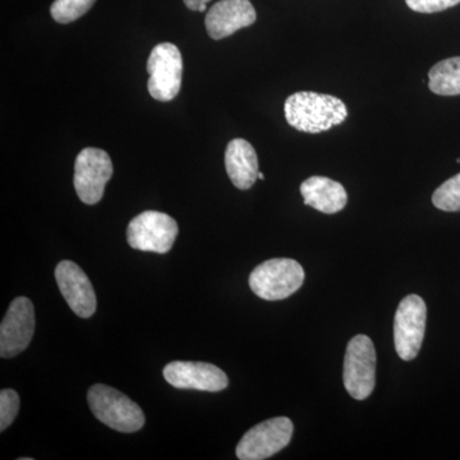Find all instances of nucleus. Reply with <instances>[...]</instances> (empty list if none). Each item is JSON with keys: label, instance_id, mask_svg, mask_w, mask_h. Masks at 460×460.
I'll use <instances>...</instances> for the list:
<instances>
[{"label": "nucleus", "instance_id": "nucleus-15", "mask_svg": "<svg viewBox=\"0 0 460 460\" xmlns=\"http://www.w3.org/2000/svg\"><path fill=\"white\" fill-rule=\"evenodd\" d=\"M301 193L305 205L323 214H337L348 202L347 190L339 181L319 175L305 180Z\"/></svg>", "mask_w": 460, "mask_h": 460}, {"label": "nucleus", "instance_id": "nucleus-16", "mask_svg": "<svg viewBox=\"0 0 460 460\" xmlns=\"http://www.w3.org/2000/svg\"><path fill=\"white\" fill-rule=\"evenodd\" d=\"M429 89L436 95H460V57L441 60L429 69Z\"/></svg>", "mask_w": 460, "mask_h": 460}, {"label": "nucleus", "instance_id": "nucleus-6", "mask_svg": "<svg viewBox=\"0 0 460 460\" xmlns=\"http://www.w3.org/2000/svg\"><path fill=\"white\" fill-rule=\"evenodd\" d=\"M178 224L168 214L145 211L133 217L127 228L129 246L144 252L166 253L177 239Z\"/></svg>", "mask_w": 460, "mask_h": 460}, {"label": "nucleus", "instance_id": "nucleus-1", "mask_svg": "<svg viewBox=\"0 0 460 460\" xmlns=\"http://www.w3.org/2000/svg\"><path fill=\"white\" fill-rule=\"evenodd\" d=\"M284 114L296 131L316 135L343 123L348 111L343 100L335 96L301 91L286 100Z\"/></svg>", "mask_w": 460, "mask_h": 460}, {"label": "nucleus", "instance_id": "nucleus-19", "mask_svg": "<svg viewBox=\"0 0 460 460\" xmlns=\"http://www.w3.org/2000/svg\"><path fill=\"white\" fill-rule=\"evenodd\" d=\"M20 411V396L12 389L0 392V431H5L16 420Z\"/></svg>", "mask_w": 460, "mask_h": 460}, {"label": "nucleus", "instance_id": "nucleus-17", "mask_svg": "<svg viewBox=\"0 0 460 460\" xmlns=\"http://www.w3.org/2000/svg\"><path fill=\"white\" fill-rule=\"evenodd\" d=\"M96 0H56L51 4V17L58 23H71L90 11Z\"/></svg>", "mask_w": 460, "mask_h": 460}, {"label": "nucleus", "instance_id": "nucleus-13", "mask_svg": "<svg viewBox=\"0 0 460 460\" xmlns=\"http://www.w3.org/2000/svg\"><path fill=\"white\" fill-rule=\"evenodd\" d=\"M256 11L250 0H220L206 14V30L214 40L228 38L238 30L256 22Z\"/></svg>", "mask_w": 460, "mask_h": 460}, {"label": "nucleus", "instance_id": "nucleus-8", "mask_svg": "<svg viewBox=\"0 0 460 460\" xmlns=\"http://www.w3.org/2000/svg\"><path fill=\"white\" fill-rule=\"evenodd\" d=\"M113 175L111 156L102 148H84L75 163V190L86 205L98 204Z\"/></svg>", "mask_w": 460, "mask_h": 460}, {"label": "nucleus", "instance_id": "nucleus-20", "mask_svg": "<svg viewBox=\"0 0 460 460\" xmlns=\"http://www.w3.org/2000/svg\"><path fill=\"white\" fill-rule=\"evenodd\" d=\"M411 11L419 13H438L456 7L460 0H405Z\"/></svg>", "mask_w": 460, "mask_h": 460}, {"label": "nucleus", "instance_id": "nucleus-18", "mask_svg": "<svg viewBox=\"0 0 460 460\" xmlns=\"http://www.w3.org/2000/svg\"><path fill=\"white\" fill-rule=\"evenodd\" d=\"M432 204L438 210L456 213L460 211V172L444 181L432 195Z\"/></svg>", "mask_w": 460, "mask_h": 460}, {"label": "nucleus", "instance_id": "nucleus-21", "mask_svg": "<svg viewBox=\"0 0 460 460\" xmlns=\"http://www.w3.org/2000/svg\"><path fill=\"white\" fill-rule=\"evenodd\" d=\"M183 2L190 11L205 12L210 0H183Z\"/></svg>", "mask_w": 460, "mask_h": 460}, {"label": "nucleus", "instance_id": "nucleus-11", "mask_svg": "<svg viewBox=\"0 0 460 460\" xmlns=\"http://www.w3.org/2000/svg\"><path fill=\"white\" fill-rule=\"evenodd\" d=\"M163 375L166 383L177 389L217 393L226 389L229 384L226 372L205 362H171L165 366Z\"/></svg>", "mask_w": 460, "mask_h": 460}, {"label": "nucleus", "instance_id": "nucleus-22", "mask_svg": "<svg viewBox=\"0 0 460 460\" xmlns=\"http://www.w3.org/2000/svg\"><path fill=\"white\" fill-rule=\"evenodd\" d=\"M259 180H261V181L265 180V175H263V172H259Z\"/></svg>", "mask_w": 460, "mask_h": 460}, {"label": "nucleus", "instance_id": "nucleus-7", "mask_svg": "<svg viewBox=\"0 0 460 460\" xmlns=\"http://www.w3.org/2000/svg\"><path fill=\"white\" fill-rule=\"evenodd\" d=\"M428 307L420 296H405L396 310L394 343L402 361H411L419 356L425 338Z\"/></svg>", "mask_w": 460, "mask_h": 460}, {"label": "nucleus", "instance_id": "nucleus-5", "mask_svg": "<svg viewBox=\"0 0 460 460\" xmlns=\"http://www.w3.org/2000/svg\"><path fill=\"white\" fill-rule=\"evenodd\" d=\"M147 89L157 102H171L180 93L183 60L172 42H162L151 51L147 60Z\"/></svg>", "mask_w": 460, "mask_h": 460}, {"label": "nucleus", "instance_id": "nucleus-14", "mask_svg": "<svg viewBox=\"0 0 460 460\" xmlns=\"http://www.w3.org/2000/svg\"><path fill=\"white\" fill-rule=\"evenodd\" d=\"M226 169L238 190H250L259 180V159L255 148L243 138H234L226 150Z\"/></svg>", "mask_w": 460, "mask_h": 460}, {"label": "nucleus", "instance_id": "nucleus-4", "mask_svg": "<svg viewBox=\"0 0 460 460\" xmlns=\"http://www.w3.org/2000/svg\"><path fill=\"white\" fill-rule=\"evenodd\" d=\"M345 389L356 401H365L376 384V350L367 335H357L347 345L344 358Z\"/></svg>", "mask_w": 460, "mask_h": 460}, {"label": "nucleus", "instance_id": "nucleus-10", "mask_svg": "<svg viewBox=\"0 0 460 460\" xmlns=\"http://www.w3.org/2000/svg\"><path fill=\"white\" fill-rule=\"evenodd\" d=\"M35 308L26 296H18L9 305L0 325V356L12 358L31 343L35 332Z\"/></svg>", "mask_w": 460, "mask_h": 460}, {"label": "nucleus", "instance_id": "nucleus-12", "mask_svg": "<svg viewBox=\"0 0 460 460\" xmlns=\"http://www.w3.org/2000/svg\"><path fill=\"white\" fill-rule=\"evenodd\" d=\"M56 279L66 304L77 316L89 319L96 311V295L93 284L77 263L60 261L56 269Z\"/></svg>", "mask_w": 460, "mask_h": 460}, {"label": "nucleus", "instance_id": "nucleus-3", "mask_svg": "<svg viewBox=\"0 0 460 460\" xmlns=\"http://www.w3.org/2000/svg\"><path fill=\"white\" fill-rule=\"evenodd\" d=\"M305 277L304 268L296 260L272 259L251 272L250 287L265 301H281L304 286Z\"/></svg>", "mask_w": 460, "mask_h": 460}, {"label": "nucleus", "instance_id": "nucleus-2", "mask_svg": "<svg viewBox=\"0 0 460 460\" xmlns=\"http://www.w3.org/2000/svg\"><path fill=\"white\" fill-rule=\"evenodd\" d=\"M87 402L93 416L115 431L132 434L144 428L145 414L140 405L113 387L102 384L91 386Z\"/></svg>", "mask_w": 460, "mask_h": 460}, {"label": "nucleus", "instance_id": "nucleus-9", "mask_svg": "<svg viewBox=\"0 0 460 460\" xmlns=\"http://www.w3.org/2000/svg\"><path fill=\"white\" fill-rule=\"evenodd\" d=\"M292 420L287 417H277L259 423L247 431L237 445L238 459L263 460L281 452L293 438Z\"/></svg>", "mask_w": 460, "mask_h": 460}]
</instances>
